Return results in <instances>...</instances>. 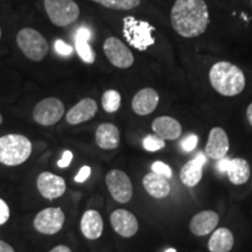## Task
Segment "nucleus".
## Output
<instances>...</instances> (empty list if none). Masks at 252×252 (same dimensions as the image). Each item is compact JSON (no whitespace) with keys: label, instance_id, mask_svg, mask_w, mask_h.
<instances>
[{"label":"nucleus","instance_id":"1","mask_svg":"<svg viewBox=\"0 0 252 252\" xmlns=\"http://www.w3.org/2000/svg\"><path fill=\"white\" fill-rule=\"evenodd\" d=\"M209 11L204 0H175L171 11V24L179 35L200 36L209 25Z\"/></svg>","mask_w":252,"mask_h":252},{"label":"nucleus","instance_id":"2","mask_svg":"<svg viewBox=\"0 0 252 252\" xmlns=\"http://www.w3.org/2000/svg\"><path fill=\"white\" fill-rule=\"evenodd\" d=\"M212 87L222 96H237L245 88V75L237 65L226 61L216 62L209 71Z\"/></svg>","mask_w":252,"mask_h":252},{"label":"nucleus","instance_id":"3","mask_svg":"<svg viewBox=\"0 0 252 252\" xmlns=\"http://www.w3.org/2000/svg\"><path fill=\"white\" fill-rule=\"evenodd\" d=\"M32 154V143L21 134H6L0 138V162L18 166L27 161Z\"/></svg>","mask_w":252,"mask_h":252},{"label":"nucleus","instance_id":"4","mask_svg":"<svg viewBox=\"0 0 252 252\" xmlns=\"http://www.w3.org/2000/svg\"><path fill=\"white\" fill-rule=\"evenodd\" d=\"M154 27L147 21L137 20L134 17H125L123 20V34L127 43L133 48L144 52L156 43L152 35Z\"/></svg>","mask_w":252,"mask_h":252},{"label":"nucleus","instance_id":"5","mask_svg":"<svg viewBox=\"0 0 252 252\" xmlns=\"http://www.w3.org/2000/svg\"><path fill=\"white\" fill-rule=\"evenodd\" d=\"M17 43L25 56L32 61H42L48 54L49 46L46 37L34 28H23L19 32Z\"/></svg>","mask_w":252,"mask_h":252},{"label":"nucleus","instance_id":"6","mask_svg":"<svg viewBox=\"0 0 252 252\" xmlns=\"http://www.w3.org/2000/svg\"><path fill=\"white\" fill-rule=\"evenodd\" d=\"M45 8L50 21L59 27L69 26L80 17V7L74 0H45Z\"/></svg>","mask_w":252,"mask_h":252},{"label":"nucleus","instance_id":"7","mask_svg":"<svg viewBox=\"0 0 252 252\" xmlns=\"http://www.w3.org/2000/svg\"><path fill=\"white\" fill-rule=\"evenodd\" d=\"M216 171L220 174L225 173L230 182L237 186L247 184L251 175L250 165L247 160L242 158H234V159L223 158V159L217 160Z\"/></svg>","mask_w":252,"mask_h":252},{"label":"nucleus","instance_id":"8","mask_svg":"<svg viewBox=\"0 0 252 252\" xmlns=\"http://www.w3.org/2000/svg\"><path fill=\"white\" fill-rule=\"evenodd\" d=\"M105 182L108 186L109 193L113 200L119 203H127L133 195L132 182L125 172L121 169H112L105 176Z\"/></svg>","mask_w":252,"mask_h":252},{"label":"nucleus","instance_id":"9","mask_svg":"<svg viewBox=\"0 0 252 252\" xmlns=\"http://www.w3.org/2000/svg\"><path fill=\"white\" fill-rule=\"evenodd\" d=\"M64 115V105L59 98H49L40 100L33 110V118L37 124L50 126L58 123Z\"/></svg>","mask_w":252,"mask_h":252},{"label":"nucleus","instance_id":"10","mask_svg":"<svg viewBox=\"0 0 252 252\" xmlns=\"http://www.w3.org/2000/svg\"><path fill=\"white\" fill-rule=\"evenodd\" d=\"M104 53L112 65L119 69L130 68L134 62L132 52L124 42H122L118 37L109 36L104 41Z\"/></svg>","mask_w":252,"mask_h":252},{"label":"nucleus","instance_id":"11","mask_svg":"<svg viewBox=\"0 0 252 252\" xmlns=\"http://www.w3.org/2000/svg\"><path fill=\"white\" fill-rule=\"evenodd\" d=\"M65 215L61 208H46L34 219V228L43 235H55L63 228Z\"/></svg>","mask_w":252,"mask_h":252},{"label":"nucleus","instance_id":"12","mask_svg":"<svg viewBox=\"0 0 252 252\" xmlns=\"http://www.w3.org/2000/svg\"><path fill=\"white\" fill-rule=\"evenodd\" d=\"M36 187L43 197L52 201L61 197L64 194L67 185H65L64 179L61 176L50 172H43L37 176Z\"/></svg>","mask_w":252,"mask_h":252},{"label":"nucleus","instance_id":"13","mask_svg":"<svg viewBox=\"0 0 252 252\" xmlns=\"http://www.w3.org/2000/svg\"><path fill=\"white\" fill-rule=\"evenodd\" d=\"M229 138L222 127H213L209 132L204 154L213 160H220L226 157L229 152Z\"/></svg>","mask_w":252,"mask_h":252},{"label":"nucleus","instance_id":"14","mask_svg":"<svg viewBox=\"0 0 252 252\" xmlns=\"http://www.w3.org/2000/svg\"><path fill=\"white\" fill-rule=\"evenodd\" d=\"M110 220H111V225L115 229V231L125 238L133 237L139 229L137 217L126 209L115 210L111 214Z\"/></svg>","mask_w":252,"mask_h":252},{"label":"nucleus","instance_id":"15","mask_svg":"<svg viewBox=\"0 0 252 252\" xmlns=\"http://www.w3.org/2000/svg\"><path fill=\"white\" fill-rule=\"evenodd\" d=\"M207 163V156L203 152H198L194 159L189 160L180 171V180L187 187H195L202 180L203 166Z\"/></svg>","mask_w":252,"mask_h":252},{"label":"nucleus","instance_id":"16","mask_svg":"<svg viewBox=\"0 0 252 252\" xmlns=\"http://www.w3.org/2000/svg\"><path fill=\"white\" fill-rule=\"evenodd\" d=\"M159 94L152 88H145L138 91L132 99V109L139 116H147L157 109L159 104Z\"/></svg>","mask_w":252,"mask_h":252},{"label":"nucleus","instance_id":"17","mask_svg":"<svg viewBox=\"0 0 252 252\" xmlns=\"http://www.w3.org/2000/svg\"><path fill=\"white\" fill-rule=\"evenodd\" d=\"M220 217L213 210H204L193 216L189 223V229L195 236H207L215 230L219 224Z\"/></svg>","mask_w":252,"mask_h":252},{"label":"nucleus","instance_id":"18","mask_svg":"<svg viewBox=\"0 0 252 252\" xmlns=\"http://www.w3.org/2000/svg\"><path fill=\"white\" fill-rule=\"evenodd\" d=\"M152 130L158 137L163 140H176L181 137L182 126L178 119L161 116L158 117L152 123Z\"/></svg>","mask_w":252,"mask_h":252},{"label":"nucleus","instance_id":"19","mask_svg":"<svg viewBox=\"0 0 252 252\" xmlns=\"http://www.w3.org/2000/svg\"><path fill=\"white\" fill-rule=\"evenodd\" d=\"M97 110H98V106L93 98H84L69 110L65 119L71 125L81 124V123H86L93 119L96 116Z\"/></svg>","mask_w":252,"mask_h":252},{"label":"nucleus","instance_id":"20","mask_svg":"<svg viewBox=\"0 0 252 252\" xmlns=\"http://www.w3.org/2000/svg\"><path fill=\"white\" fill-rule=\"evenodd\" d=\"M104 223L97 210H87L81 219V231L88 239H97L103 234Z\"/></svg>","mask_w":252,"mask_h":252},{"label":"nucleus","instance_id":"21","mask_svg":"<svg viewBox=\"0 0 252 252\" xmlns=\"http://www.w3.org/2000/svg\"><path fill=\"white\" fill-rule=\"evenodd\" d=\"M121 143L118 127L111 123L100 124L96 130V144L103 150H115Z\"/></svg>","mask_w":252,"mask_h":252},{"label":"nucleus","instance_id":"22","mask_svg":"<svg viewBox=\"0 0 252 252\" xmlns=\"http://www.w3.org/2000/svg\"><path fill=\"white\" fill-rule=\"evenodd\" d=\"M91 35H93L91 31L84 26L78 28L76 31V35H75V49H76L82 61L88 63V64H93L96 60V54L89 45Z\"/></svg>","mask_w":252,"mask_h":252},{"label":"nucleus","instance_id":"23","mask_svg":"<svg viewBox=\"0 0 252 252\" xmlns=\"http://www.w3.org/2000/svg\"><path fill=\"white\" fill-rule=\"evenodd\" d=\"M143 185L145 190L151 196L156 198H165L171 193V185H169L168 179L163 178L161 175H158L153 172L145 175V178L143 179Z\"/></svg>","mask_w":252,"mask_h":252},{"label":"nucleus","instance_id":"24","mask_svg":"<svg viewBox=\"0 0 252 252\" xmlns=\"http://www.w3.org/2000/svg\"><path fill=\"white\" fill-rule=\"evenodd\" d=\"M234 234L226 228L215 230L208 242V249L210 252H230L234 248Z\"/></svg>","mask_w":252,"mask_h":252},{"label":"nucleus","instance_id":"25","mask_svg":"<svg viewBox=\"0 0 252 252\" xmlns=\"http://www.w3.org/2000/svg\"><path fill=\"white\" fill-rule=\"evenodd\" d=\"M122 104V96L117 90H108L102 96V106L106 112L118 111Z\"/></svg>","mask_w":252,"mask_h":252},{"label":"nucleus","instance_id":"26","mask_svg":"<svg viewBox=\"0 0 252 252\" xmlns=\"http://www.w3.org/2000/svg\"><path fill=\"white\" fill-rule=\"evenodd\" d=\"M97 4L106 8L119 9V11H130L140 5L141 0H93Z\"/></svg>","mask_w":252,"mask_h":252},{"label":"nucleus","instance_id":"27","mask_svg":"<svg viewBox=\"0 0 252 252\" xmlns=\"http://www.w3.org/2000/svg\"><path fill=\"white\" fill-rule=\"evenodd\" d=\"M165 140L158 137L157 134H149L143 140L144 149L149 151V152H157V151L162 150L165 147Z\"/></svg>","mask_w":252,"mask_h":252},{"label":"nucleus","instance_id":"28","mask_svg":"<svg viewBox=\"0 0 252 252\" xmlns=\"http://www.w3.org/2000/svg\"><path fill=\"white\" fill-rule=\"evenodd\" d=\"M152 172L156 173V174H158V175H161V176H163V178H166V179L172 178V175H173V172H172L171 167L167 165V163L162 162V161L153 162Z\"/></svg>","mask_w":252,"mask_h":252},{"label":"nucleus","instance_id":"29","mask_svg":"<svg viewBox=\"0 0 252 252\" xmlns=\"http://www.w3.org/2000/svg\"><path fill=\"white\" fill-rule=\"evenodd\" d=\"M198 143V138L196 134H188L187 137H185L184 139L181 140L180 143V147L182 149L184 152H191L195 147H196V145Z\"/></svg>","mask_w":252,"mask_h":252},{"label":"nucleus","instance_id":"30","mask_svg":"<svg viewBox=\"0 0 252 252\" xmlns=\"http://www.w3.org/2000/svg\"><path fill=\"white\" fill-rule=\"evenodd\" d=\"M54 47L55 52L62 56H69L72 54V52H74V48H72L70 45H68L67 42H64L63 40H56Z\"/></svg>","mask_w":252,"mask_h":252},{"label":"nucleus","instance_id":"31","mask_svg":"<svg viewBox=\"0 0 252 252\" xmlns=\"http://www.w3.org/2000/svg\"><path fill=\"white\" fill-rule=\"evenodd\" d=\"M9 220V208L4 200L0 198V225L5 224Z\"/></svg>","mask_w":252,"mask_h":252},{"label":"nucleus","instance_id":"32","mask_svg":"<svg viewBox=\"0 0 252 252\" xmlns=\"http://www.w3.org/2000/svg\"><path fill=\"white\" fill-rule=\"evenodd\" d=\"M91 174V168L89 166H83L82 168L78 171V173L75 176V181L78 182V184H83L84 181L88 180Z\"/></svg>","mask_w":252,"mask_h":252},{"label":"nucleus","instance_id":"33","mask_svg":"<svg viewBox=\"0 0 252 252\" xmlns=\"http://www.w3.org/2000/svg\"><path fill=\"white\" fill-rule=\"evenodd\" d=\"M72 158H74V154H72L71 151H64L62 158L58 161V166L60 168H67V167L70 165Z\"/></svg>","mask_w":252,"mask_h":252},{"label":"nucleus","instance_id":"34","mask_svg":"<svg viewBox=\"0 0 252 252\" xmlns=\"http://www.w3.org/2000/svg\"><path fill=\"white\" fill-rule=\"evenodd\" d=\"M0 252H15L14 249L4 241H0Z\"/></svg>","mask_w":252,"mask_h":252},{"label":"nucleus","instance_id":"35","mask_svg":"<svg viewBox=\"0 0 252 252\" xmlns=\"http://www.w3.org/2000/svg\"><path fill=\"white\" fill-rule=\"evenodd\" d=\"M49 252H71V250L67 247V245H58V247L52 249Z\"/></svg>","mask_w":252,"mask_h":252},{"label":"nucleus","instance_id":"36","mask_svg":"<svg viewBox=\"0 0 252 252\" xmlns=\"http://www.w3.org/2000/svg\"><path fill=\"white\" fill-rule=\"evenodd\" d=\"M247 118H248L249 124L252 126V103L248 106V109H247Z\"/></svg>","mask_w":252,"mask_h":252},{"label":"nucleus","instance_id":"37","mask_svg":"<svg viewBox=\"0 0 252 252\" xmlns=\"http://www.w3.org/2000/svg\"><path fill=\"white\" fill-rule=\"evenodd\" d=\"M165 252H176V250H175V249L171 248V249H167V250H166Z\"/></svg>","mask_w":252,"mask_h":252},{"label":"nucleus","instance_id":"38","mask_svg":"<svg viewBox=\"0 0 252 252\" xmlns=\"http://www.w3.org/2000/svg\"><path fill=\"white\" fill-rule=\"evenodd\" d=\"M2 123V116H1V113H0V124H1Z\"/></svg>","mask_w":252,"mask_h":252},{"label":"nucleus","instance_id":"39","mask_svg":"<svg viewBox=\"0 0 252 252\" xmlns=\"http://www.w3.org/2000/svg\"><path fill=\"white\" fill-rule=\"evenodd\" d=\"M0 39H1V28H0Z\"/></svg>","mask_w":252,"mask_h":252},{"label":"nucleus","instance_id":"40","mask_svg":"<svg viewBox=\"0 0 252 252\" xmlns=\"http://www.w3.org/2000/svg\"><path fill=\"white\" fill-rule=\"evenodd\" d=\"M251 4H252V0H251Z\"/></svg>","mask_w":252,"mask_h":252}]
</instances>
